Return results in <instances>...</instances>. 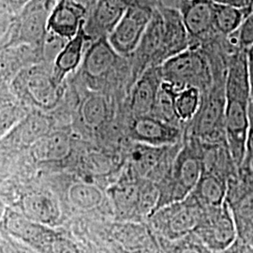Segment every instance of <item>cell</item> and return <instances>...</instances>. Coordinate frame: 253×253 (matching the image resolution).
<instances>
[{
  "label": "cell",
  "instance_id": "obj_1",
  "mask_svg": "<svg viewBox=\"0 0 253 253\" xmlns=\"http://www.w3.org/2000/svg\"><path fill=\"white\" fill-rule=\"evenodd\" d=\"M161 68L163 81L175 89L188 86L207 87L211 83V72L208 59L196 49L190 48L165 60Z\"/></svg>",
  "mask_w": 253,
  "mask_h": 253
},
{
  "label": "cell",
  "instance_id": "obj_2",
  "mask_svg": "<svg viewBox=\"0 0 253 253\" xmlns=\"http://www.w3.org/2000/svg\"><path fill=\"white\" fill-rule=\"evenodd\" d=\"M203 213L193 234L212 253H222L230 250L238 240L234 214L226 202Z\"/></svg>",
  "mask_w": 253,
  "mask_h": 253
},
{
  "label": "cell",
  "instance_id": "obj_3",
  "mask_svg": "<svg viewBox=\"0 0 253 253\" xmlns=\"http://www.w3.org/2000/svg\"><path fill=\"white\" fill-rule=\"evenodd\" d=\"M153 15V10L143 7H129L113 28L109 42L120 54L137 51Z\"/></svg>",
  "mask_w": 253,
  "mask_h": 253
},
{
  "label": "cell",
  "instance_id": "obj_4",
  "mask_svg": "<svg viewBox=\"0 0 253 253\" xmlns=\"http://www.w3.org/2000/svg\"><path fill=\"white\" fill-rule=\"evenodd\" d=\"M155 213L157 227L166 238L173 241L193 233L203 214L196 206L185 204L184 200L163 207Z\"/></svg>",
  "mask_w": 253,
  "mask_h": 253
},
{
  "label": "cell",
  "instance_id": "obj_5",
  "mask_svg": "<svg viewBox=\"0 0 253 253\" xmlns=\"http://www.w3.org/2000/svg\"><path fill=\"white\" fill-rule=\"evenodd\" d=\"M203 175V165L190 147L177 155L172 168V203L180 202L195 190Z\"/></svg>",
  "mask_w": 253,
  "mask_h": 253
},
{
  "label": "cell",
  "instance_id": "obj_6",
  "mask_svg": "<svg viewBox=\"0 0 253 253\" xmlns=\"http://www.w3.org/2000/svg\"><path fill=\"white\" fill-rule=\"evenodd\" d=\"M163 21V48L160 56L162 64L175 54L190 48V36L184 25L180 10L160 7Z\"/></svg>",
  "mask_w": 253,
  "mask_h": 253
},
{
  "label": "cell",
  "instance_id": "obj_7",
  "mask_svg": "<svg viewBox=\"0 0 253 253\" xmlns=\"http://www.w3.org/2000/svg\"><path fill=\"white\" fill-rule=\"evenodd\" d=\"M131 132L139 144L159 147L172 145L179 137V131L175 126L152 116L136 118Z\"/></svg>",
  "mask_w": 253,
  "mask_h": 253
},
{
  "label": "cell",
  "instance_id": "obj_8",
  "mask_svg": "<svg viewBox=\"0 0 253 253\" xmlns=\"http://www.w3.org/2000/svg\"><path fill=\"white\" fill-rule=\"evenodd\" d=\"M163 77L161 68L152 66L136 82L131 96V109L136 116H152Z\"/></svg>",
  "mask_w": 253,
  "mask_h": 253
},
{
  "label": "cell",
  "instance_id": "obj_9",
  "mask_svg": "<svg viewBox=\"0 0 253 253\" xmlns=\"http://www.w3.org/2000/svg\"><path fill=\"white\" fill-rule=\"evenodd\" d=\"M181 16L190 39L208 36L214 28V2L211 0H186Z\"/></svg>",
  "mask_w": 253,
  "mask_h": 253
},
{
  "label": "cell",
  "instance_id": "obj_10",
  "mask_svg": "<svg viewBox=\"0 0 253 253\" xmlns=\"http://www.w3.org/2000/svg\"><path fill=\"white\" fill-rule=\"evenodd\" d=\"M225 94L217 91L210 95L203 108H200L198 131L202 135H211L224 128Z\"/></svg>",
  "mask_w": 253,
  "mask_h": 253
},
{
  "label": "cell",
  "instance_id": "obj_11",
  "mask_svg": "<svg viewBox=\"0 0 253 253\" xmlns=\"http://www.w3.org/2000/svg\"><path fill=\"white\" fill-rule=\"evenodd\" d=\"M82 7L69 0H63L54 9L51 25L58 34L74 38L83 27Z\"/></svg>",
  "mask_w": 253,
  "mask_h": 253
},
{
  "label": "cell",
  "instance_id": "obj_12",
  "mask_svg": "<svg viewBox=\"0 0 253 253\" xmlns=\"http://www.w3.org/2000/svg\"><path fill=\"white\" fill-rule=\"evenodd\" d=\"M166 147V146H165ZM165 147L139 144L131 155L134 172L143 178L150 177L163 163Z\"/></svg>",
  "mask_w": 253,
  "mask_h": 253
},
{
  "label": "cell",
  "instance_id": "obj_13",
  "mask_svg": "<svg viewBox=\"0 0 253 253\" xmlns=\"http://www.w3.org/2000/svg\"><path fill=\"white\" fill-rule=\"evenodd\" d=\"M193 191L200 202L208 208L220 207L227 201L226 183L214 173H203Z\"/></svg>",
  "mask_w": 253,
  "mask_h": 253
},
{
  "label": "cell",
  "instance_id": "obj_14",
  "mask_svg": "<svg viewBox=\"0 0 253 253\" xmlns=\"http://www.w3.org/2000/svg\"><path fill=\"white\" fill-rule=\"evenodd\" d=\"M118 53L109 41L100 40L92 46L85 58V70L93 76H100L108 72L116 62Z\"/></svg>",
  "mask_w": 253,
  "mask_h": 253
},
{
  "label": "cell",
  "instance_id": "obj_15",
  "mask_svg": "<svg viewBox=\"0 0 253 253\" xmlns=\"http://www.w3.org/2000/svg\"><path fill=\"white\" fill-rule=\"evenodd\" d=\"M163 21L159 9L153 10L151 21L146 28L144 38L137 51L140 50L143 56L160 60L163 48Z\"/></svg>",
  "mask_w": 253,
  "mask_h": 253
},
{
  "label": "cell",
  "instance_id": "obj_16",
  "mask_svg": "<svg viewBox=\"0 0 253 253\" xmlns=\"http://www.w3.org/2000/svg\"><path fill=\"white\" fill-rule=\"evenodd\" d=\"M251 14V9H239L235 7L214 3V28L224 36L235 32L245 18Z\"/></svg>",
  "mask_w": 253,
  "mask_h": 253
},
{
  "label": "cell",
  "instance_id": "obj_17",
  "mask_svg": "<svg viewBox=\"0 0 253 253\" xmlns=\"http://www.w3.org/2000/svg\"><path fill=\"white\" fill-rule=\"evenodd\" d=\"M201 108V90L188 86L175 90L174 109L177 119L188 121L195 117Z\"/></svg>",
  "mask_w": 253,
  "mask_h": 253
},
{
  "label": "cell",
  "instance_id": "obj_18",
  "mask_svg": "<svg viewBox=\"0 0 253 253\" xmlns=\"http://www.w3.org/2000/svg\"><path fill=\"white\" fill-rule=\"evenodd\" d=\"M141 186L130 178L121 181L113 190V198L118 209L123 213L138 211Z\"/></svg>",
  "mask_w": 253,
  "mask_h": 253
},
{
  "label": "cell",
  "instance_id": "obj_19",
  "mask_svg": "<svg viewBox=\"0 0 253 253\" xmlns=\"http://www.w3.org/2000/svg\"><path fill=\"white\" fill-rule=\"evenodd\" d=\"M25 207L28 216L41 223H51L58 217V209L55 203L45 195L28 197Z\"/></svg>",
  "mask_w": 253,
  "mask_h": 253
},
{
  "label": "cell",
  "instance_id": "obj_20",
  "mask_svg": "<svg viewBox=\"0 0 253 253\" xmlns=\"http://www.w3.org/2000/svg\"><path fill=\"white\" fill-rule=\"evenodd\" d=\"M175 88L172 84L163 81L156 100L152 117L160 118L163 121L171 123L172 119H176L174 109Z\"/></svg>",
  "mask_w": 253,
  "mask_h": 253
},
{
  "label": "cell",
  "instance_id": "obj_21",
  "mask_svg": "<svg viewBox=\"0 0 253 253\" xmlns=\"http://www.w3.org/2000/svg\"><path fill=\"white\" fill-rule=\"evenodd\" d=\"M36 154L44 159H61L70 151V142L66 135L54 134L49 138H43L36 145Z\"/></svg>",
  "mask_w": 253,
  "mask_h": 253
},
{
  "label": "cell",
  "instance_id": "obj_22",
  "mask_svg": "<svg viewBox=\"0 0 253 253\" xmlns=\"http://www.w3.org/2000/svg\"><path fill=\"white\" fill-rule=\"evenodd\" d=\"M84 45V31L82 27L77 35L72 39V41L66 45L63 51L57 57L56 65L63 73L70 72L75 69L80 62L82 51Z\"/></svg>",
  "mask_w": 253,
  "mask_h": 253
},
{
  "label": "cell",
  "instance_id": "obj_23",
  "mask_svg": "<svg viewBox=\"0 0 253 253\" xmlns=\"http://www.w3.org/2000/svg\"><path fill=\"white\" fill-rule=\"evenodd\" d=\"M230 207L239 232L253 221V189L241 192Z\"/></svg>",
  "mask_w": 253,
  "mask_h": 253
},
{
  "label": "cell",
  "instance_id": "obj_24",
  "mask_svg": "<svg viewBox=\"0 0 253 253\" xmlns=\"http://www.w3.org/2000/svg\"><path fill=\"white\" fill-rule=\"evenodd\" d=\"M71 199L73 204L80 208L90 209L99 206L102 200L100 190L91 185L78 184L71 190Z\"/></svg>",
  "mask_w": 253,
  "mask_h": 253
},
{
  "label": "cell",
  "instance_id": "obj_25",
  "mask_svg": "<svg viewBox=\"0 0 253 253\" xmlns=\"http://www.w3.org/2000/svg\"><path fill=\"white\" fill-rule=\"evenodd\" d=\"M107 106L106 102L102 97H93L89 100H86L84 108H83V116L87 124L92 126L100 125L103 122L106 117Z\"/></svg>",
  "mask_w": 253,
  "mask_h": 253
},
{
  "label": "cell",
  "instance_id": "obj_26",
  "mask_svg": "<svg viewBox=\"0 0 253 253\" xmlns=\"http://www.w3.org/2000/svg\"><path fill=\"white\" fill-rule=\"evenodd\" d=\"M126 9L117 0H103L98 11V18L104 25H113L114 27L124 14ZM113 27V28H114Z\"/></svg>",
  "mask_w": 253,
  "mask_h": 253
},
{
  "label": "cell",
  "instance_id": "obj_27",
  "mask_svg": "<svg viewBox=\"0 0 253 253\" xmlns=\"http://www.w3.org/2000/svg\"><path fill=\"white\" fill-rule=\"evenodd\" d=\"M241 50L248 51L253 46V16L248 15L235 32Z\"/></svg>",
  "mask_w": 253,
  "mask_h": 253
},
{
  "label": "cell",
  "instance_id": "obj_28",
  "mask_svg": "<svg viewBox=\"0 0 253 253\" xmlns=\"http://www.w3.org/2000/svg\"><path fill=\"white\" fill-rule=\"evenodd\" d=\"M29 87L37 100H41L42 102L50 100V98L53 96V87L50 82L46 78L39 76L35 77L30 82Z\"/></svg>",
  "mask_w": 253,
  "mask_h": 253
},
{
  "label": "cell",
  "instance_id": "obj_29",
  "mask_svg": "<svg viewBox=\"0 0 253 253\" xmlns=\"http://www.w3.org/2000/svg\"><path fill=\"white\" fill-rule=\"evenodd\" d=\"M50 251L52 253H79L77 247L71 240L56 235L50 247Z\"/></svg>",
  "mask_w": 253,
  "mask_h": 253
},
{
  "label": "cell",
  "instance_id": "obj_30",
  "mask_svg": "<svg viewBox=\"0 0 253 253\" xmlns=\"http://www.w3.org/2000/svg\"><path fill=\"white\" fill-rule=\"evenodd\" d=\"M177 253H211L208 248L203 244L199 239H190L181 242L177 247Z\"/></svg>",
  "mask_w": 253,
  "mask_h": 253
},
{
  "label": "cell",
  "instance_id": "obj_31",
  "mask_svg": "<svg viewBox=\"0 0 253 253\" xmlns=\"http://www.w3.org/2000/svg\"><path fill=\"white\" fill-rule=\"evenodd\" d=\"M238 239L253 251V221L238 232Z\"/></svg>",
  "mask_w": 253,
  "mask_h": 253
},
{
  "label": "cell",
  "instance_id": "obj_32",
  "mask_svg": "<svg viewBox=\"0 0 253 253\" xmlns=\"http://www.w3.org/2000/svg\"><path fill=\"white\" fill-rule=\"evenodd\" d=\"M247 66L251 89V103L250 107L253 109V46L247 51Z\"/></svg>",
  "mask_w": 253,
  "mask_h": 253
},
{
  "label": "cell",
  "instance_id": "obj_33",
  "mask_svg": "<svg viewBox=\"0 0 253 253\" xmlns=\"http://www.w3.org/2000/svg\"><path fill=\"white\" fill-rule=\"evenodd\" d=\"M212 2L220 5H226L239 9H249L251 7L252 0H211Z\"/></svg>",
  "mask_w": 253,
  "mask_h": 253
},
{
  "label": "cell",
  "instance_id": "obj_34",
  "mask_svg": "<svg viewBox=\"0 0 253 253\" xmlns=\"http://www.w3.org/2000/svg\"><path fill=\"white\" fill-rule=\"evenodd\" d=\"M238 242H239V239H238V241H237V243H236V246H235V253H238V252H239V250H240V247H239V246H238Z\"/></svg>",
  "mask_w": 253,
  "mask_h": 253
},
{
  "label": "cell",
  "instance_id": "obj_35",
  "mask_svg": "<svg viewBox=\"0 0 253 253\" xmlns=\"http://www.w3.org/2000/svg\"><path fill=\"white\" fill-rule=\"evenodd\" d=\"M250 9H251V14L253 16V0H252V3H251V7H250Z\"/></svg>",
  "mask_w": 253,
  "mask_h": 253
},
{
  "label": "cell",
  "instance_id": "obj_36",
  "mask_svg": "<svg viewBox=\"0 0 253 253\" xmlns=\"http://www.w3.org/2000/svg\"></svg>",
  "mask_w": 253,
  "mask_h": 253
}]
</instances>
